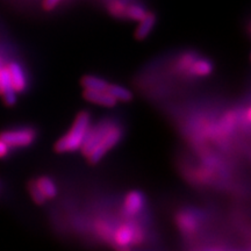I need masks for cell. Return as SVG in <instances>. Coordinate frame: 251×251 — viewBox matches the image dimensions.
I'll return each mask as SVG.
<instances>
[{
    "mask_svg": "<svg viewBox=\"0 0 251 251\" xmlns=\"http://www.w3.org/2000/svg\"><path fill=\"white\" fill-rule=\"evenodd\" d=\"M121 126L112 120H103L91 126L81 151L90 163H98L109 150L114 148L121 141Z\"/></svg>",
    "mask_w": 251,
    "mask_h": 251,
    "instance_id": "6da1fadb",
    "label": "cell"
},
{
    "mask_svg": "<svg viewBox=\"0 0 251 251\" xmlns=\"http://www.w3.org/2000/svg\"><path fill=\"white\" fill-rule=\"evenodd\" d=\"M92 121L89 112L83 111L75 119L71 128L64 136L57 141L55 144V150L57 152H74L83 147L87 133H89Z\"/></svg>",
    "mask_w": 251,
    "mask_h": 251,
    "instance_id": "7a4b0ae2",
    "label": "cell"
},
{
    "mask_svg": "<svg viewBox=\"0 0 251 251\" xmlns=\"http://www.w3.org/2000/svg\"><path fill=\"white\" fill-rule=\"evenodd\" d=\"M0 140L4 141L9 148H27L35 142L36 131L33 128L21 127L4 130L0 133Z\"/></svg>",
    "mask_w": 251,
    "mask_h": 251,
    "instance_id": "3957f363",
    "label": "cell"
},
{
    "mask_svg": "<svg viewBox=\"0 0 251 251\" xmlns=\"http://www.w3.org/2000/svg\"><path fill=\"white\" fill-rule=\"evenodd\" d=\"M140 228L134 225L125 224L119 227L114 233V242L119 247H128L142 240Z\"/></svg>",
    "mask_w": 251,
    "mask_h": 251,
    "instance_id": "277c9868",
    "label": "cell"
},
{
    "mask_svg": "<svg viewBox=\"0 0 251 251\" xmlns=\"http://www.w3.org/2000/svg\"><path fill=\"white\" fill-rule=\"evenodd\" d=\"M9 77H11L12 86L17 93H21L27 89V77L24 68L18 62H11L6 64Z\"/></svg>",
    "mask_w": 251,
    "mask_h": 251,
    "instance_id": "5b68a950",
    "label": "cell"
},
{
    "mask_svg": "<svg viewBox=\"0 0 251 251\" xmlns=\"http://www.w3.org/2000/svg\"><path fill=\"white\" fill-rule=\"evenodd\" d=\"M144 205H146V199L143 194L139 191H131L127 194L124 202V212L126 215L134 216L137 215L142 211Z\"/></svg>",
    "mask_w": 251,
    "mask_h": 251,
    "instance_id": "8992f818",
    "label": "cell"
},
{
    "mask_svg": "<svg viewBox=\"0 0 251 251\" xmlns=\"http://www.w3.org/2000/svg\"><path fill=\"white\" fill-rule=\"evenodd\" d=\"M84 98L89 101L96 103V105L103 106V107H113L117 105L115 100L111 94L108 93L107 90L102 91H93V90H85L84 91Z\"/></svg>",
    "mask_w": 251,
    "mask_h": 251,
    "instance_id": "52a82bcc",
    "label": "cell"
},
{
    "mask_svg": "<svg viewBox=\"0 0 251 251\" xmlns=\"http://www.w3.org/2000/svg\"><path fill=\"white\" fill-rule=\"evenodd\" d=\"M157 17L153 13H147L142 20L139 21V27L135 31V37L137 40H144L150 35L153 28L156 26Z\"/></svg>",
    "mask_w": 251,
    "mask_h": 251,
    "instance_id": "ba28073f",
    "label": "cell"
},
{
    "mask_svg": "<svg viewBox=\"0 0 251 251\" xmlns=\"http://www.w3.org/2000/svg\"><path fill=\"white\" fill-rule=\"evenodd\" d=\"M34 184H35L41 194L46 198V200L52 199V198L57 196V187L49 177H40L39 179L34 181Z\"/></svg>",
    "mask_w": 251,
    "mask_h": 251,
    "instance_id": "9c48e42d",
    "label": "cell"
},
{
    "mask_svg": "<svg viewBox=\"0 0 251 251\" xmlns=\"http://www.w3.org/2000/svg\"><path fill=\"white\" fill-rule=\"evenodd\" d=\"M188 72L193 76L197 77H206L213 72V64L211 61L206 58H196V61L192 63Z\"/></svg>",
    "mask_w": 251,
    "mask_h": 251,
    "instance_id": "30bf717a",
    "label": "cell"
},
{
    "mask_svg": "<svg viewBox=\"0 0 251 251\" xmlns=\"http://www.w3.org/2000/svg\"><path fill=\"white\" fill-rule=\"evenodd\" d=\"M178 224L181 230L186 231L187 234H192L197 230L198 226H199V220L193 213H183L178 218Z\"/></svg>",
    "mask_w": 251,
    "mask_h": 251,
    "instance_id": "8fae6325",
    "label": "cell"
},
{
    "mask_svg": "<svg viewBox=\"0 0 251 251\" xmlns=\"http://www.w3.org/2000/svg\"><path fill=\"white\" fill-rule=\"evenodd\" d=\"M81 85L84 86L85 90L102 91L107 90L109 83L97 76H85L81 79Z\"/></svg>",
    "mask_w": 251,
    "mask_h": 251,
    "instance_id": "7c38bea8",
    "label": "cell"
},
{
    "mask_svg": "<svg viewBox=\"0 0 251 251\" xmlns=\"http://www.w3.org/2000/svg\"><path fill=\"white\" fill-rule=\"evenodd\" d=\"M108 93L114 98L117 101H130L131 98H133V94L129 90H127L124 86L115 85V84H109L107 87Z\"/></svg>",
    "mask_w": 251,
    "mask_h": 251,
    "instance_id": "4fadbf2b",
    "label": "cell"
},
{
    "mask_svg": "<svg viewBox=\"0 0 251 251\" xmlns=\"http://www.w3.org/2000/svg\"><path fill=\"white\" fill-rule=\"evenodd\" d=\"M147 13H148V12L146 11V8H144L142 5L133 4L126 7L125 18H128L130 19V20L137 21V23H139V21H141L144 17H146Z\"/></svg>",
    "mask_w": 251,
    "mask_h": 251,
    "instance_id": "5bb4252c",
    "label": "cell"
},
{
    "mask_svg": "<svg viewBox=\"0 0 251 251\" xmlns=\"http://www.w3.org/2000/svg\"><path fill=\"white\" fill-rule=\"evenodd\" d=\"M126 7H127V6H126L124 2L119 1V0H114V1H112L111 4H109L108 9H109V13L112 15L121 18V17H125Z\"/></svg>",
    "mask_w": 251,
    "mask_h": 251,
    "instance_id": "9a60e30c",
    "label": "cell"
},
{
    "mask_svg": "<svg viewBox=\"0 0 251 251\" xmlns=\"http://www.w3.org/2000/svg\"><path fill=\"white\" fill-rule=\"evenodd\" d=\"M197 56H194L193 54H186L184 56H181L179 58V61H178V70L180 71H188V69H190L191 65H192V63L196 61Z\"/></svg>",
    "mask_w": 251,
    "mask_h": 251,
    "instance_id": "2e32d148",
    "label": "cell"
},
{
    "mask_svg": "<svg viewBox=\"0 0 251 251\" xmlns=\"http://www.w3.org/2000/svg\"><path fill=\"white\" fill-rule=\"evenodd\" d=\"M29 192L31 194V198H33L34 201H35L37 205H42V203L46 201V198L41 194L39 190H37V187L35 186V184H34V181L33 183H30L29 185Z\"/></svg>",
    "mask_w": 251,
    "mask_h": 251,
    "instance_id": "e0dca14e",
    "label": "cell"
},
{
    "mask_svg": "<svg viewBox=\"0 0 251 251\" xmlns=\"http://www.w3.org/2000/svg\"><path fill=\"white\" fill-rule=\"evenodd\" d=\"M62 0H43V9L45 11H52V9H55L57 6L59 5V2H61Z\"/></svg>",
    "mask_w": 251,
    "mask_h": 251,
    "instance_id": "ac0fdd59",
    "label": "cell"
},
{
    "mask_svg": "<svg viewBox=\"0 0 251 251\" xmlns=\"http://www.w3.org/2000/svg\"><path fill=\"white\" fill-rule=\"evenodd\" d=\"M9 150H11V148L6 144L4 141L0 140V158H5V157L8 156L9 153Z\"/></svg>",
    "mask_w": 251,
    "mask_h": 251,
    "instance_id": "d6986e66",
    "label": "cell"
}]
</instances>
